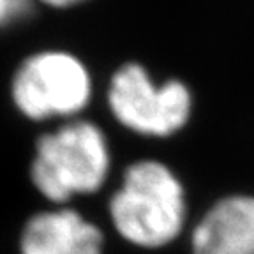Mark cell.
<instances>
[{
	"label": "cell",
	"mask_w": 254,
	"mask_h": 254,
	"mask_svg": "<svg viewBox=\"0 0 254 254\" xmlns=\"http://www.w3.org/2000/svg\"><path fill=\"white\" fill-rule=\"evenodd\" d=\"M110 215L127 242L147 249L173 242L186 222V196L168 166L141 161L127 168L110 201Z\"/></svg>",
	"instance_id": "obj_1"
},
{
	"label": "cell",
	"mask_w": 254,
	"mask_h": 254,
	"mask_svg": "<svg viewBox=\"0 0 254 254\" xmlns=\"http://www.w3.org/2000/svg\"><path fill=\"white\" fill-rule=\"evenodd\" d=\"M108 170L110 150L103 131L92 122H72L41 136L30 177L50 201L65 203L101 189Z\"/></svg>",
	"instance_id": "obj_2"
},
{
	"label": "cell",
	"mask_w": 254,
	"mask_h": 254,
	"mask_svg": "<svg viewBox=\"0 0 254 254\" xmlns=\"http://www.w3.org/2000/svg\"><path fill=\"white\" fill-rule=\"evenodd\" d=\"M90 76L76 57L46 52L30 57L12 81V99L32 120L74 115L88 104Z\"/></svg>",
	"instance_id": "obj_3"
},
{
	"label": "cell",
	"mask_w": 254,
	"mask_h": 254,
	"mask_svg": "<svg viewBox=\"0 0 254 254\" xmlns=\"http://www.w3.org/2000/svg\"><path fill=\"white\" fill-rule=\"evenodd\" d=\"M108 103L122 126L145 136H170L186 126L190 94L180 81L155 87L141 65L127 64L113 76Z\"/></svg>",
	"instance_id": "obj_4"
},
{
	"label": "cell",
	"mask_w": 254,
	"mask_h": 254,
	"mask_svg": "<svg viewBox=\"0 0 254 254\" xmlns=\"http://www.w3.org/2000/svg\"><path fill=\"white\" fill-rule=\"evenodd\" d=\"M103 233L76 210L41 212L21 233V254H101Z\"/></svg>",
	"instance_id": "obj_5"
},
{
	"label": "cell",
	"mask_w": 254,
	"mask_h": 254,
	"mask_svg": "<svg viewBox=\"0 0 254 254\" xmlns=\"http://www.w3.org/2000/svg\"><path fill=\"white\" fill-rule=\"evenodd\" d=\"M192 254H254V196H230L203 215L190 238Z\"/></svg>",
	"instance_id": "obj_6"
},
{
	"label": "cell",
	"mask_w": 254,
	"mask_h": 254,
	"mask_svg": "<svg viewBox=\"0 0 254 254\" xmlns=\"http://www.w3.org/2000/svg\"><path fill=\"white\" fill-rule=\"evenodd\" d=\"M30 11V0H0V27L20 20Z\"/></svg>",
	"instance_id": "obj_7"
},
{
	"label": "cell",
	"mask_w": 254,
	"mask_h": 254,
	"mask_svg": "<svg viewBox=\"0 0 254 254\" xmlns=\"http://www.w3.org/2000/svg\"><path fill=\"white\" fill-rule=\"evenodd\" d=\"M44 4L53 5V7H69V5H74L81 0H43Z\"/></svg>",
	"instance_id": "obj_8"
}]
</instances>
